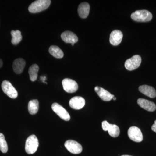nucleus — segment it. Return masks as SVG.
Segmentation results:
<instances>
[{"mask_svg":"<svg viewBox=\"0 0 156 156\" xmlns=\"http://www.w3.org/2000/svg\"><path fill=\"white\" fill-rule=\"evenodd\" d=\"M51 4L50 0H37L29 6L28 10L30 13H37L46 10Z\"/></svg>","mask_w":156,"mask_h":156,"instance_id":"obj_1","label":"nucleus"},{"mask_svg":"<svg viewBox=\"0 0 156 156\" xmlns=\"http://www.w3.org/2000/svg\"><path fill=\"white\" fill-rule=\"evenodd\" d=\"M152 14L149 11L146 10L135 11L131 14V18L137 22H148L152 19Z\"/></svg>","mask_w":156,"mask_h":156,"instance_id":"obj_2","label":"nucleus"},{"mask_svg":"<svg viewBox=\"0 0 156 156\" xmlns=\"http://www.w3.org/2000/svg\"><path fill=\"white\" fill-rule=\"evenodd\" d=\"M39 146L37 137L35 135H31L27 139L25 143V151L29 154L35 153Z\"/></svg>","mask_w":156,"mask_h":156,"instance_id":"obj_3","label":"nucleus"},{"mask_svg":"<svg viewBox=\"0 0 156 156\" xmlns=\"http://www.w3.org/2000/svg\"><path fill=\"white\" fill-rule=\"evenodd\" d=\"M2 88L4 93L11 98L14 99L18 96L17 90L9 81H3L2 84Z\"/></svg>","mask_w":156,"mask_h":156,"instance_id":"obj_4","label":"nucleus"},{"mask_svg":"<svg viewBox=\"0 0 156 156\" xmlns=\"http://www.w3.org/2000/svg\"><path fill=\"white\" fill-rule=\"evenodd\" d=\"M141 62V57L138 55H134L126 60L125 63V67L128 70H134L139 67Z\"/></svg>","mask_w":156,"mask_h":156,"instance_id":"obj_5","label":"nucleus"},{"mask_svg":"<svg viewBox=\"0 0 156 156\" xmlns=\"http://www.w3.org/2000/svg\"><path fill=\"white\" fill-rule=\"evenodd\" d=\"M128 134L130 139L134 142H140L143 139L142 132L138 127L135 126L130 127L128 129Z\"/></svg>","mask_w":156,"mask_h":156,"instance_id":"obj_6","label":"nucleus"},{"mask_svg":"<svg viewBox=\"0 0 156 156\" xmlns=\"http://www.w3.org/2000/svg\"><path fill=\"white\" fill-rule=\"evenodd\" d=\"M52 108L54 112L62 119L66 121H69L70 119V116L68 112L58 103H53Z\"/></svg>","mask_w":156,"mask_h":156,"instance_id":"obj_7","label":"nucleus"},{"mask_svg":"<svg viewBox=\"0 0 156 156\" xmlns=\"http://www.w3.org/2000/svg\"><path fill=\"white\" fill-rule=\"evenodd\" d=\"M64 145L66 149L73 154L81 153L83 151L82 145L77 141L72 140H66Z\"/></svg>","mask_w":156,"mask_h":156,"instance_id":"obj_8","label":"nucleus"},{"mask_svg":"<svg viewBox=\"0 0 156 156\" xmlns=\"http://www.w3.org/2000/svg\"><path fill=\"white\" fill-rule=\"evenodd\" d=\"M102 129L104 131H108L111 136L116 137L119 135L120 129L117 125L109 124L106 121L102 122Z\"/></svg>","mask_w":156,"mask_h":156,"instance_id":"obj_9","label":"nucleus"},{"mask_svg":"<svg viewBox=\"0 0 156 156\" xmlns=\"http://www.w3.org/2000/svg\"><path fill=\"white\" fill-rule=\"evenodd\" d=\"M62 83L63 89L68 93H74L77 91L78 85L75 81L66 78L62 80Z\"/></svg>","mask_w":156,"mask_h":156,"instance_id":"obj_10","label":"nucleus"},{"mask_svg":"<svg viewBox=\"0 0 156 156\" xmlns=\"http://www.w3.org/2000/svg\"><path fill=\"white\" fill-rule=\"evenodd\" d=\"M86 101L83 98L80 96H75L72 98L69 101V106L71 108L76 110H80L84 107Z\"/></svg>","mask_w":156,"mask_h":156,"instance_id":"obj_11","label":"nucleus"},{"mask_svg":"<svg viewBox=\"0 0 156 156\" xmlns=\"http://www.w3.org/2000/svg\"><path fill=\"white\" fill-rule=\"evenodd\" d=\"M123 38V34L121 31H113L110 35V42L113 46H118L121 44Z\"/></svg>","mask_w":156,"mask_h":156,"instance_id":"obj_12","label":"nucleus"},{"mask_svg":"<svg viewBox=\"0 0 156 156\" xmlns=\"http://www.w3.org/2000/svg\"><path fill=\"white\" fill-rule=\"evenodd\" d=\"M137 102L140 107L147 111L154 112L156 110V105L150 101L140 98L137 100Z\"/></svg>","mask_w":156,"mask_h":156,"instance_id":"obj_13","label":"nucleus"},{"mask_svg":"<svg viewBox=\"0 0 156 156\" xmlns=\"http://www.w3.org/2000/svg\"><path fill=\"white\" fill-rule=\"evenodd\" d=\"M61 38L67 44H76L78 42V38L76 34L70 31H66L61 34Z\"/></svg>","mask_w":156,"mask_h":156,"instance_id":"obj_14","label":"nucleus"},{"mask_svg":"<svg viewBox=\"0 0 156 156\" xmlns=\"http://www.w3.org/2000/svg\"><path fill=\"white\" fill-rule=\"evenodd\" d=\"M95 91L99 97L104 101H110L115 97L114 95H112L109 92L101 87H95Z\"/></svg>","mask_w":156,"mask_h":156,"instance_id":"obj_15","label":"nucleus"},{"mask_svg":"<svg viewBox=\"0 0 156 156\" xmlns=\"http://www.w3.org/2000/svg\"><path fill=\"white\" fill-rule=\"evenodd\" d=\"M26 65L25 60L22 58H17L13 63V69L14 73L20 74L23 72Z\"/></svg>","mask_w":156,"mask_h":156,"instance_id":"obj_16","label":"nucleus"},{"mask_svg":"<svg viewBox=\"0 0 156 156\" xmlns=\"http://www.w3.org/2000/svg\"><path fill=\"white\" fill-rule=\"evenodd\" d=\"M140 92L146 96L154 98L156 97V91L154 88L148 85H142L139 87Z\"/></svg>","mask_w":156,"mask_h":156,"instance_id":"obj_17","label":"nucleus"},{"mask_svg":"<svg viewBox=\"0 0 156 156\" xmlns=\"http://www.w3.org/2000/svg\"><path fill=\"white\" fill-rule=\"evenodd\" d=\"M90 11V5L88 3L83 2L79 5L78 12L80 17L86 18L88 17Z\"/></svg>","mask_w":156,"mask_h":156,"instance_id":"obj_18","label":"nucleus"},{"mask_svg":"<svg viewBox=\"0 0 156 156\" xmlns=\"http://www.w3.org/2000/svg\"><path fill=\"white\" fill-rule=\"evenodd\" d=\"M49 52L51 55L56 58H61L64 56L63 51L59 47L52 46L49 48Z\"/></svg>","mask_w":156,"mask_h":156,"instance_id":"obj_19","label":"nucleus"},{"mask_svg":"<svg viewBox=\"0 0 156 156\" xmlns=\"http://www.w3.org/2000/svg\"><path fill=\"white\" fill-rule=\"evenodd\" d=\"M39 69L38 66L36 64H33L29 68L28 73L29 74L30 80L32 82H34L37 80Z\"/></svg>","mask_w":156,"mask_h":156,"instance_id":"obj_20","label":"nucleus"},{"mask_svg":"<svg viewBox=\"0 0 156 156\" xmlns=\"http://www.w3.org/2000/svg\"><path fill=\"white\" fill-rule=\"evenodd\" d=\"M28 111L31 115H35L37 113L39 110V101L37 99L32 100L29 102Z\"/></svg>","mask_w":156,"mask_h":156,"instance_id":"obj_21","label":"nucleus"},{"mask_svg":"<svg viewBox=\"0 0 156 156\" xmlns=\"http://www.w3.org/2000/svg\"><path fill=\"white\" fill-rule=\"evenodd\" d=\"M12 40L11 43L13 45H17L21 41L22 39L21 33L19 30H12L11 32Z\"/></svg>","mask_w":156,"mask_h":156,"instance_id":"obj_22","label":"nucleus"},{"mask_svg":"<svg viewBox=\"0 0 156 156\" xmlns=\"http://www.w3.org/2000/svg\"><path fill=\"white\" fill-rule=\"evenodd\" d=\"M0 150L3 153H6L8 151V146L5 139V136L0 133Z\"/></svg>","mask_w":156,"mask_h":156,"instance_id":"obj_23","label":"nucleus"},{"mask_svg":"<svg viewBox=\"0 0 156 156\" xmlns=\"http://www.w3.org/2000/svg\"><path fill=\"white\" fill-rule=\"evenodd\" d=\"M151 129L153 131L156 133V120L154 121V123L151 127Z\"/></svg>","mask_w":156,"mask_h":156,"instance_id":"obj_24","label":"nucleus"},{"mask_svg":"<svg viewBox=\"0 0 156 156\" xmlns=\"http://www.w3.org/2000/svg\"><path fill=\"white\" fill-rule=\"evenodd\" d=\"M3 65V61L2 60V59L0 58V68H1L2 66Z\"/></svg>","mask_w":156,"mask_h":156,"instance_id":"obj_25","label":"nucleus"},{"mask_svg":"<svg viewBox=\"0 0 156 156\" xmlns=\"http://www.w3.org/2000/svg\"><path fill=\"white\" fill-rule=\"evenodd\" d=\"M112 99H113L114 100H116V98L114 97Z\"/></svg>","mask_w":156,"mask_h":156,"instance_id":"obj_26","label":"nucleus"},{"mask_svg":"<svg viewBox=\"0 0 156 156\" xmlns=\"http://www.w3.org/2000/svg\"><path fill=\"white\" fill-rule=\"evenodd\" d=\"M121 156H132L128 155H122Z\"/></svg>","mask_w":156,"mask_h":156,"instance_id":"obj_27","label":"nucleus"},{"mask_svg":"<svg viewBox=\"0 0 156 156\" xmlns=\"http://www.w3.org/2000/svg\"><path fill=\"white\" fill-rule=\"evenodd\" d=\"M71 45H72V46H74V44H71Z\"/></svg>","mask_w":156,"mask_h":156,"instance_id":"obj_28","label":"nucleus"}]
</instances>
